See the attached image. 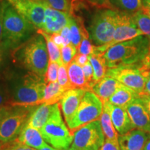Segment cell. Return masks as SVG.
<instances>
[{"label":"cell","mask_w":150,"mask_h":150,"mask_svg":"<svg viewBox=\"0 0 150 150\" xmlns=\"http://www.w3.org/2000/svg\"><path fill=\"white\" fill-rule=\"evenodd\" d=\"M102 54L108 68L150 63V40L140 35L117 43Z\"/></svg>","instance_id":"obj_1"},{"label":"cell","mask_w":150,"mask_h":150,"mask_svg":"<svg viewBox=\"0 0 150 150\" xmlns=\"http://www.w3.org/2000/svg\"><path fill=\"white\" fill-rule=\"evenodd\" d=\"M3 16L1 45L6 49H16L31 36L35 28L18 13L7 0H1Z\"/></svg>","instance_id":"obj_2"},{"label":"cell","mask_w":150,"mask_h":150,"mask_svg":"<svg viewBox=\"0 0 150 150\" xmlns=\"http://www.w3.org/2000/svg\"><path fill=\"white\" fill-rule=\"evenodd\" d=\"M46 86L44 77L29 72L14 86L8 105L12 107H32L43 104Z\"/></svg>","instance_id":"obj_3"},{"label":"cell","mask_w":150,"mask_h":150,"mask_svg":"<svg viewBox=\"0 0 150 150\" xmlns=\"http://www.w3.org/2000/svg\"><path fill=\"white\" fill-rule=\"evenodd\" d=\"M17 58L29 72L44 77L50 62L45 40L39 33L19 47Z\"/></svg>","instance_id":"obj_4"},{"label":"cell","mask_w":150,"mask_h":150,"mask_svg":"<svg viewBox=\"0 0 150 150\" xmlns=\"http://www.w3.org/2000/svg\"><path fill=\"white\" fill-rule=\"evenodd\" d=\"M117 19L118 11L115 9L103 8L95 13L88 31L94 45L102 46L112 40Z\"/></svg>","instance_id":"obj_5"},{"label":"cell","mask_w":150,"mask_h":150,"mask_svg":"<svg viewBox=\"0 0 150 150\" xmlns=\"http://www.w3.org/2000/svg\"><path fill=\"white\" fill-rule=\"evenodd\" d=\"M59 108V103L56 104L52 115L39 131L45 141L52 147L59 149H66L72 143L74 134L65 125Z\"/></svg>","instance_id":"obj_6"},{"label":"cell","mask_w":150,"mask_h":150,"mask_svg":"<svg viewBox=\"0 0 150 150\" xmlns=\"http://www.w3.org/2000/svg\"><path fill=\"white\" fill-rule=\"evenodd\" d=\"M149 70L150 63H143L108 68L106 75L115 79L120 83L140 95L144 94L146 76Z\"/></svg>","instance_id":"obj_7"},{"label":"cell","mask_w":150,"mask_h":150,"mask_svg":"<svg viewBox=\"0 0 150 150\" xmlns=\"http://www.w3.org/2000/svg\"><path fill=\"white\" fill-rule=\"evenodd\" d=\"M103 111V102L92 91H86L74 114L67 122L70 132L74 134L83 125L99 120Z\"/></svg>","instance_id":"obj_8"},{"label":"cell","mask_w":150,"mask_h":150,"mask_svg":"<svg viewBox=\"0 0 150 150\" xmlns=\"http://www.w3.org/2000/svg\"><path fill=\"white\" fill-rule=\"evenodd\" d=\"M104 140L100 121L97 120L74 131L72 147L78 150H99L104 145Z\"/></svg>","instance_id":"obj_9"},{"label":"cell","mask_w":150,"mask_h":150,"mask_svg":"<svg viewBox=\"0 0 150 150\" xmlns=\"http://www.w3.org/2000/svg\"><path fill=\"white\" fill-rule=\"evenodd\" d=\"M143 35L135 23L131 14L118 11L117 24L112 40L107 45L95 46L93 53L104 54L108 48L117 43L131 40L134 38Z\"/></svg>","instance_id":"obj_10"},{"label":"cell","mask_w":150,"mask_h":150,"mask_svg":"<svg viewBox=\"0 0 150 150\" xmlns=\"http://www.w3.org/2000/svg\"><path fill=\"white\" fill-rule=\"evenodd\" d=\"M0 125V142L6 143L18 138L30 115L31 107H15Z\"/></svg>","instance_id":"obj_11"},{"label":"cell","mask_w":150,"mask_h":150,"mask_svg":"<svg viewBox=\"0 0 150 150\" xmlns=\"http://www.w3.org/2000/svg\"><path fill=\"white\" fill-rule=\"evenodd\" d=\"M20 15L37 29H42L45 18V1L7 0Z\"/></svg>","instance_id":"obj_12"},{"label":"cell","mask_w":150,"mask_h":150,"mask_svg":"<svg viewBox=\"0 0 150 150\" xmlns=\"http://www.w3.org/2000/svg\"><path fill=\"white\" fill-rule=\"evenodd\" d=\"M72 15L52 8L46 2L44 22L41 29L50 35L60 33L65 26L70 23Z\"/></svg>","instance_id":"obj_13"},{"label":"cell","mask_w":150,"mask_h":150,"mask_svg":"<svg viewBox=\"0 0 150 150\" xmlns=\"http://www.w3.org/2000/svg\"><path fill=\"white\" fill-rule=\"evenodd\" d=\"M134 129L150 133V115L140 96L126 107Z\"/></svg>","instance_id":"obj_14"},{"label":"cell","mask_w":150,"mask_h":150,"mask_svg":"<svg viewBox=\"0 0 150 150\" xmlns=\"http://www.w3.org/2000/svg\"><path fill=\"white\" fill-rule=\"evenodd\" d=\"M103 104H106L108 107L112 124L118 134H126L134 129L126 108L115 106L108 102Z\"/></svg>","instance_id":"obj_15"},{"label":"cell","mask_w":150,"mask_h":150,"mask_svg":"<svg viewBox=\"0 0 150 150\" xmlns=\"http://www.w3.org/2000/svg\"><path fill=\"white\" fill-rule=\"evenodd\" d=\"M148 134L138 129H133L126 134L120 135L118 142L120 150H143L150 138Z\"/></svg>","instance_id":"obj_16"},{"label":"cell","mask_w":150,"mask_h":150,"mask_svg":"<svg viewBox=\"0 0 150 150\" xmlns=\"http://www.w3.org/2000/svg\"><path fill=\"white\" fill-rule=\"evenodd\" d=\"M86 92L82 89H70L63 94L59 104L65 122L70 120L74 114Z\"/></svg>","instance_id":"obj_17"},{"label":"cell","mask_w":150,"mask_h":150,"mask_svg":"<svg viewBox=\"0 0 150 150\" xmlns=\"http://www.w3.org/2000/svg\"><path fill=\"white\" fill-rule=\"evenodd\" d=\"M16 140L35 149H40L47 145L43 139L40 131L27 125H24V128Z\"/></svg>","instance_id":"obj_18"},{"label":"cell","mask_w":150,"mask_h":150,"mask_svg":"<svg viewBox=\"0 0 150 150\" xmlns=\"http://www.w3.org/2000/svg\"><path fill=\"white\" fill-rule=\"evenodd\" d=\"M120 84V83L115 79L106 75L102 80L94 85L91 91L102 100L103 104H104L108 102L112 94L116 91Z\"/></svg>","instance_id":"obj_19"},{"label":"cell","mask_w":150,"mask_h":150,"mask_svg":"<svg viewBox=\"0 0 150 150\" xmlns=\"http://www.w3.org/2000/svg\"><path fill=\"white\" fill-rule=\"evenodd\" d=\"M55 106L56 104L54 105L46 104L38 105V106L32 112H31L26 125L40 130L52 115Z\"/></svg>","instance_id":"obj_20"},{"label":"cell","mask_w":150,"mask_h":150,"mask_svg":"<svg viewBox=\"0 0 150 150\" xmlns=\"http://www.w3.org/2000/svg\"><path fill=\"white\" fill-rule=\"evenodd\" d=\"M67 72L72 89H82L86 91H91L84 76L83 68L74 60L67 65Z\"/></svg>","instance_id":"obj_21"},{"label":"cell","mask_w":150,"mask_h":150,"mask_svg":"<svg viewBox=\"0 0 150 150\" xmlns=\"http://www.w3.org/2000/svg\"><path fill=\"white\" fill-rule=\"evenodd\" d=\"M139 96L140 95L136 92L120 83L108 102L115 106L126 108L129 103Z\"/></svg>","instance_id":"obj_22"},{"label":"cell","mask_w":150,"mask_h":150,"mask_svg":"<svg viewBox=\"0 0 150 150\" xmlns=\"http://www.w3.org/2000/svg\"><path fill=\"white\" fill-rule=\"evenodd\" d=\"M101 126L105 136V139L110 141H118V133L112 124L109 110L106 104H103V111L99 117Z\"/></svg>","instance_id":"obj_23"},{"label":"cell","mask_w":150,"mask_h":150,"mask_svg":"<svg viewBox=\"0 0 150 150\" xmlns=\"http://www.w3.org/2000/svg\"><path fill=\"white\" fill-rule=\"evenodd\" d=\"M89 61L93 69V82L97 83L106 76L108 70L106 61L102 54L93 53L89 55Z\"/></svg>","instance_id":"obj_24"},{"label":"cell","mask_w":150,"mask_h":150,"mask_svg":"<svg viewBox=\"0 0 150 150\" xmlns=\"http://www.w3.org/2000/svg\"><path fill=\"white\" fill-rule=\"evenodd\" d=\"M110 6L115 10L134 14L144 8L142 0H108Z\"/></svg>","instance_id":"obj_25"},{"label":"cell","mask_w":150,"mask_h":150,"mask_svg":"<svg viewBox=\"0 0 150 150\" xmlns=\"http://www.w3.org/2000/svg\"><path fill=\"white\" fill-rule=\"evenodd\" d=\"M65 91L58 83L56 82H52L47 84L45 91V96L43 99V104L48 105H54L57 104L61 100Z\"/></svg>","instance_id":"obj_26"},{"label":"cell","mask_w":150,"mask_h":150,"mask_svg":"<svg viewBox=\"0 0 150 150\" xmlns=\"http://www.w3.org/2000/svg\"><path fill=\"white\" fill-rule=\"evenodd\" d=\"M37 33L42 35V37L45 40L50 61L56 63L59 65L63 64L61 56V49L56 45L55 43L52 41L51 35L47 33L45 31H42V29H37Z\"/></svg>","instance_id":"obj_27"},{"label":"cell","mask_w":150,"mask_h":150,"mask_svg":"<svg viewBox=\"0 0 150 150\" xmlns=\"http://www.w3.org/2000/svg\"><path fill=\"white\" fill-rule=\"evenodd\" d=\"M69 25L71 33V44L79 49L82 39V32L85 28L83 22L81 18L76 19L72 15Z\"/></svg>","instance_id":"obj_28"},{"label":"cell","mask_w":150,"mask_h":150,"mask_svg":"<svg viewBox=\"0 0 150 150\" xmlns=\"http://www.w3.org/2000/svg\"><path fill=\"white\" fill-rule=\"evenodd\" d=\"M132 16L138 29L150 40V17L145 12L144 8L132 14Z\"/></svg>","instance_id":"obj_29"},{"label":"cell","mask_w":150,"mask_h":150,"mask_svg":"<svg viewBox=\"0 0 150 150\" xmlns=\"http://www.w3.org/2000/svg\"><path fill=\"white\" fill-rule=\"evenodd\" d=\"M94 49H95V45H92L88 31L86 30V28H84L82 32L81 41L79 47L78 49V54L89 56L93 54Z\"/></svg>","instance_id":"obj_30"},{"label":"cell","mask_w":150,"mask_h":150,"mask_svg":"<svg viewBox=\"0 0 150 150\" xmlns=\"http://www.w3.org/2000/svg\"><path fill=\"white\" fill-rule=\"evenodd\" d=\"M52 8L72 14L73 0H45Z\"/></svg>","instance_id":"obj_31"},{"label":"cell","mask_w":150,"mask_h":150,"mask_svg":"<svg viewBox=\"0 0 150 150\" xmlns=\"http://www.w3.org/2000/svg\"><path fill=\"white\" fill-rule=\"evenodd\" d=\"M58 83L65 92L72 89L70 85V80H69L67 65L63 64L59 65V71H58Z\"/></svg>","instance_id":"obj_32"},{"label":"cell","mask_w":150,"mask_h":150,"mask_svg":"<svg viewBox=\"0 0 150 150\" xmlns=\"http://www.w3.org/2000/svg\"><path fill=\"white\" fill-rule=\"evenodd\" d=\"M78 54V49L72 45L69 44L61 48V56L62 62L63 64L65 65H68L74 58Z\"/></svg>","instance_id":"obj_33"},{"label":"cell","mask_w":150,"mask_h":150,"mask_svg":"<svg viewBox=\"0 0 150 150\" xmlns=\"http://www.w3.org/2000/svg\"><path fill=\"white\" fill-rule=\"evenodd\" d=\"M59 65L54 62H49V65L46 74L44 76V80L46 84L52 82L58 81V71Z\"/></svg>","instance_id":"obj_34"},{"label":"cell","mask_w":150,"mask_h":150,"mask_svg":"<svg viewBox=\"0 0 150 150\" xmlns=\"http://www.w3.org/2000/svg\"><path fill=\"white\" fill-rule=\"evenodd\" d=\"M1 150H36L32 147L24 145L15 139L13 141L4 143Z\"/></svg>","instance_id":"obj_35"},{"label":"cell","mask_w":150,"mask_h":150,"mask_svg":"<svg viewBox=\"0 0 150 150\" xmlns=\"http://www.w3.org/2000/svg\"><path fill=\"white\" fill-rule=\"evenodd\" d=\"M82 68H83V71L84 73V76H85L86 80L87 81L88 85V87L90 90L93 88L94 86V82H93V66H92L91 62L88 61L86 64H85L83 66H82Z\"/></svg>","instance_id":"obj_36"},{"label":"cell","mask_w":150,"mask_h":150,"mask_svg":"<svg viewBox=\"0 0 150 150\" xmlns=\"http://www.w3.org/2000/svg\"><path fill=\"white\" fill-rule=\"evenodd\" d=\"M9 99H10V96L7 93L6 89L2 83H0V107L8 105Z\"/></svg>","instance_id":"obj_37"},{"label":"cell","mask_w":150,"mask_h":150,"mask_svg":"<svg viewBox=\"0 0 150 150\" xmlns=\"http://www.w3.org/2000/svg\"><path fill=\"white\" fill-rule=\"evenodd\" d=\"M60 34L61 35L62 38H63V47L68 45L69 44L71 43V33H70V25L69 24L67 26L63 28L61 30Z\"/></svg>","instance_id":"obj_38"},{"label":"cell","mask_w":150,"mask_h":150,"mask_svg":"<svg viewBox=\"0 0 150 150\" xmlns=\"http://www.w3.org/2000/svg\"><path fill=\"white\" fill-rule=\"evenodd\" d=\"M99 150H120L119 145V142L110 141V140H106L104 145L101 147Z\"/></svg>","instance_id":"obj_39"},{"label":"cell","mask_w":150,"mask_h":150,"mask_svg":"<svg viewBox=\"0 0 150 150\" xmlns=\"http://www.w3.org/2000/svg\"><path fill=\"white\" fill-rule=\"evenodd\" d=\"M14 107H12L10 105H5V106L0 107V125L3 122V121L6 118L9 114L12 112Z\"/></svg>","instance_id":"obj_40"},{"label":"cell","mask_w":150,"mask_h":150,"mask_svg":"<svg viewBox=\"0 0 150 150\" xmlns=\"http://www.w3.org/2000/svg\"><path fill=\"white\" fill-rule=\"evenodd\" d=\"M73 60L76 63H78L80 66L82 67L89 61V56L84 55V54H77Z\"/></svg>","instance_id":"obj_41"},{"label":"cell","mask_w":150,"mask_h":150,"mask_svg":"<svg viewBox=\"0 0 150 150\" xmlns=\"http://www.w3.org/2000/svg\"><path fill=\"white\" fill-rule=\"evenodd\" d=\"M51 35V38L53 42L55 43V44L58 47H59L60 48L63 47V38H62L61 35L60 34V33H54V34L50 35Z\"/></svg>","instance_id":"obj_42"},{"label":"cell","mask_w":150,"mask_h":150,"mask_svg":"<svg viewBox=\"0 0 150 150\" xmlns=\"http://www.w3.org/2000/svg\"><path fill=\"white\" fill-rule=\"evenodd\" d=\"M92 4L103 7V8H109L110 7L108 0H88Z\"/></svg>","instance_id":"obj_43"},{"label":"cell","mask_w":150,"mask_h":150,"mask_svg":"<svg viewBox=\"0 0 150 150\" xmlns=\"http://www.w3.org/2000/svg\"><path fill=\"white\" fill-rule=\"evenodd\" d=\"M140 97L141 98L146 108H147L148 112H149L150 115V95L144 93L142 95H140Z\"/></svg>","instance_id":"obj_44"},{"label":"cell","mask_w":150,"mask_h":150,"mask_svg":"<svg viewBox=\"0 0 150 150\" xmlns=\"http://www.w3.org/2000/svg\"><path fill=\"white\" fill-rule=\"evenodd\" d=\"M6 50H7V49H6L4 47L0 44V70L3 67L5 61Z\"/></svg>","instance_id":"obj_45"},{"label":"cell","mask_w":150,"mask_h":150,"mask_svg":"<svg viewBox=\"0 0 150 150\" xmlns=\"http://www.w3.org/2000/svg\"><path fill=\"white\" fill-rule=\"evenodd\" d=\"M144 93L150 95V70L148 71L147 76H146V82Z\"/></svg>","instance_id":"obj_46"},{"label":"cell","mask_w":150,"mask_h":150,"mask_svg":"<svg viewBox=\"0 0 150 150\" xmlns=\"http://www.w3.org/2000/svg\"><path fill=\"white\" fill-rule=\"evenodd\" d=\"M2 29H3V16L1 4L0 2V44H1V38H2Z\"/></svg>","instance_id":"obj_47"},{"label":"cell","mask_w":150,"mask_h":150,"mask_svg":"<svg viewBox=\"0 0 150 150\" xmlns=\"http://www.w3.org/2000/svg\"><path fill=\"white\" fill-rule=\"evenodd\" d=\"M142 5L145 8H150V0H142Z\"/></svg>","instance_id":"obj_48"},{"label":"cell","mask_w":150,"mask_h":150,"mask_svg":"<svg viewBox=\"0 0 150 150\" xmlns=\"http://www.w3.org/2000/svg\"><path fill=\"white\" fill-rule=\"evenodd\" d=\"M38 150H63V149H56V148H54V147H50V146H49V145H47L46 147H44L41 148V149H38Z\"/></svg>","instance_id":"obj_49"},{"label":"cell","mask_w":150,"mask_h":150,"mask_svg":"<svg viewBox=\"0 0 150 150\" xmlns=\"http://www.w3.org/2000/svg\"><path fill=\"white\" fill-rule=\"evenodd\" d=\"M143 150H150V138H149V140H147V142H146Z\"/></svg>","instance_id":"obj_50"},{"label":"cell","mask_w":150,"mask_h":150,"mask_svg":"<svg viewBox=\"0 0 150 150\" xmlns=\"http://www.w3.org/2000/svg\"><path fill=\"white\" fill-rule=\"evenodd\" d=\"M144 11H145V12L147 13L148 16L150 17V8H144Z\"/></svg>","instance_id":"obj_51"},{"label":"cell","mask_w":150,"mask_h":150,"mask_svg":"<svg viewBox=\"0 0 150 150\" xmlns=\"http://www.w3.org/2000/svg\"><path fill=\"white\" fill-rule=\"evenodd\" d=\"M65 150H78V149H75V148H74V147H68V148H67V149H65Z\"/></svg>","instance_id":"obj_52"},{"label":"cell","mask_w":150,"mask_h":150,"mask_svg":"<svg viewBox=\"0 0 150 150\" xmlns=\"http://www.w3.org/2000/svg\"><path fill=\"white\" fill-rule=\"evenodd\" d=\"M3 144H4V143H1V142H0V150L2 149V146H3Z\"/></svg>","instance_id":"obj_53"},{"label":"cell","mask_w":150,"mask_h":150,"mask_svg":"<svg viewBox=\"0 0 150 150\" xmlns=\"http://www.w3.org/2000/svg\"><path fill=\"white\" fill-rule=\"evenodd\" d=\"M40 1H45V0H40Z\"/></svg>","instance_id":"obj_54"}]
</instances>
